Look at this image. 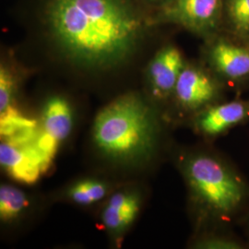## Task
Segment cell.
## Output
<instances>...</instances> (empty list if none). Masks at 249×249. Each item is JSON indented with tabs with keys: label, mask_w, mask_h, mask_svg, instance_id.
I'll return each instance as SVG.
<instances>
[{
	"label": "cell",
	"mask_w": 249,
	"mask_h": 249,
	"mask_svg": "<svg viewBox=\"0 0 249 249\" xmlns=\"http://www.w3.org/2000/svg\"><path fill=\"white\" fill-rule=\"evenodd\" d=\"M223 81L206 65L186 63L179 75L174 96L187 110L206 109L220 98Z\"/></svg>",
	"instance_id": "6"
},
{
	"label": "cell",
	"mask_w": 249,
	"mask_h": 249,
	"mask_svg": "<svg viewBox=\"0 0 249 249\" xmlns=\"http://www.w3.org/2000/svg\"><path fill=\"white\" fill-rule=\"evenodd\" d=\"M197 248L209 249H241L242 244L229 237H211L201 241Z\"/></svg>",
	"instance_id": "17"
},
{
	"label": "cell",
	"mask_w": 249,
	"mask_h": 249,
	"mask_svg": "<svg viewBox=\"0 0 249 249\" xmlns=\"http://www.w3.org/2000/svg\"><path fill=\"white\" fill-rule=\"evenodd\" d=\"M171 0H139V2L142 5L143 8L146 9L150 14L156 12L157 10L163 8L167 5Z\"/></svg>",
	"instance_id": "18"
},
{
	"label": "cell",
	"mask_w": 249,
	"mask_h": 249,
	"mask_svg": "<svg viewBox=\"0 0 249 249\" xmlns=\"http://www.w3.org/2000/svg\"><path fill=\"white\" fill-rule=\"evenodd\" d=\"M1 138L15 145H25L36 141L37 131L36 120L20 115L15 108L9 107L1 112Z\"/></svg>",
	"instance_id": "10"
},
{
	"label": "cell",
	"mask_w": 249,
	"mask_h": 249,
	"mask_svg": "<svg viewBox=\"0 0 249 249\" xmlns=\"http://www.w3.org/2000/svg\"><path fill=\"white\" fill-rule=\"evenodd\" d=\"M140 201L137 196L117 193L112 196L103 213V222L111 231H122L133 222L139 213Z\"/></svg>",
	"instance_id": "11"
},
{
	"label": "cell",
	"mask_w": 249,
	"mask_h": 249,
	"mask_svg": "<svg viewBox=\"0 0 249 249\" xmlns=\"http://www.w3.org/2000/svg\"><path fill=\"white\" fill-rule=\"evenodd\" d=\"M223 0H171L151 14L159 27H178L203 40L222 33Z\"/></svg>",
	"instance_id": "4"
},
{
	"label": "cell",
	"mask_w": 249,
	"mask_h": 249,
	"mask_svg": "<svg viewBox=\"0 0 249 249\" xmlns=\"http://www.w3.org/2000/svg\"><path fill=\"white\" fill-rule=\"evenodd\" d=\"M242 43H243L244 45H246L247 47H249V38H247V39H246L244 42H242Z\"/></svg>",
	"instance_id": "19"
},
{
	"label": "cell",
	"mask_w": 249,
	"mask_h": 249,
	"mask_svg": "<svg viewBox=\"0 0 249 249\" xmlns=\"http://www.w3.org/2000/svg\"><path fill=\"white\" fill-rule=\"evenodd\" d=\"M249 119V100L213 105L196 118V127L205 136L217 137Z\"/></svg>",
	"instance_id": "9"
},
{
	"label": "cell",
	"mask_w": 249,
	"mask_h": 249,
	"mask_svg": "<svg viewBox=\"0 0 249 249\" xmlns=\"http://www.w3.org/2000/svg\"><path fill=\"white\" fill-rule=\"evenodd\" d=\"M185 174L196 203L217 219H231L246 200L245 182L229 164L217 157L193 156L186 163Z\"/></svg>",
	"instance_id": "3"
},
{
	"label": "cell",
	"mask_w": 249,
	"mask_h": 249,
	"mask_svg": "<svg viewBox=\"0 0 249 249\" xmlns=\"http://www.w3.org/2000/svg\"><path fill=\"white\" fill-rule=\"evenodd\" d=\"M43 127L58 142L64 141L71 131L72 113L69 102L62 96L48 99L44 109Z\"/></svg>",
	"instance_id": "12"
},
{
	"label": "cell",
	"mask_w": 249,
	"mask_h": 249,
	"mask_svg": "<svg viewBox=\"0 0 249 249\" xmlns=\"http://www.w3.org/2000/svg\"><path fill=\"white\" fill-rule=\"evenodd\" d=\"M107 193L106 186L97 181H82L70 191L72 199L81 205H89L102 199Z\"/></svg>",
	"instance_id": "16"
},
{
	"label": "cell",
	"mask_w": 249,
	"mask_h": 249,
	"mask_svg": "<svg viewBox=\"0 0 249 249\" xmlns=\"http://www.w3.org/2000/svg\"><path fill=\"white\" fill-rule=\"evenodd\" d=\"M28 206V199L22 191L10 186L0 187V216L10 221L22 213Z\"/></svg>",
	"instance_id": "15"
},
{
	"label": "cell",
	"mask_w": 249,
	"mask_h": 249,
	"mask_svg": "<svg viewBox=\"0 0 249 249\" xmlns=\"http://www.w3.org/2000/svg\"><path fill=\"white\" fill-rule=\"evenodd\" d=\"M187 60L174 44H163L153 53L145 68V79L151 94L164 99L174 94L179 75Z\"/></svg>",
	"instance_id": "7"
},
{
	"label": "cell",
	"mask_w": 249,
	"mask_h": 249,
	"mask_svg": "<svg viewBox=\"0 0 249 249\" xmlns=\"http://www.w3.org/2000/svg\"><path fill=\"white\" fill-rule=\"evenodd\" d=\"M222 33L244 42L249 37V0H223Z\"/></svg>",
	"instance_id": "14"
},
{
	"label": "cell",
	"mask_w": 249,
	"mask_h": 249,
	"mask_svg": "<svg viewBox=\"0 0 249 249\" xmlns=\"http://www.w3.org/2000/svg\"><path fill=\"white\" fill-rule=\"evenodd\" d=\"M11 15L54 62L91 77L129 67L164 29L139 0H15Z\"/></svg>",
	"instance_id": "1"
},
{
	"label": "cell",
	"mask_w": 249,
	"mask_h": 249,
	"mask_svg": "<svg viewBox=\"0 0 249 249\" xmlns=\"http://www.w3.org/2000/svg\"><path fill=\"white\" fill-rule=\"evenodd\" d=\"M26 71L11 51H5L0 63V112L9 108Z\"/></svg>",
	"instance_id": "13"
},
{
	"label": "cell",
	"mask_w": 249,
	"mask_h": 249,
	"mask_svg": "<svg viewBox=\"0 0 249 249\" xmlns=\"http://www.w3.org/2000/svg\"><path fill=\"white\" fill-rule=\"evenodd\" d=\"M155 125L150 108L142 97L128 92L105 107L95 119L93 136L107 155L129 159L150 151Z\"/></svg>",
	"instance_id": "2"
},
{
	"label": "cell",
	"mask_w": 249,
	"mask_h": 249,
	"mask_svg": "<svg viewBox=\"0 0 249 249\" xmlns=\"http://www.w3.org/2000/svg\"><path fill=\"white\" fill-rule=\"evenodd\" d=\"M223 33L204 40L205 65L222 80L240 84L249 80V48Z\"/></svg>",
	"instance_id": "5"
},
{
	"label": "cell",
	"mask_w": 249,
	"mask_h": 249,
	"mask_svg": "<svg viewBox=\"0 0 249 249\" xmlns=\"http://www.w3.org/2000/svg\"><path fill=\"white\" fill-rule=\"evenodd\" d=\"M36 141L25 145L2 141L0 145L2 167L13 179L28 185L35 184L52 162L38 149Z\"/></svg>",
	"instance_id": "8"
}]
</instances>
